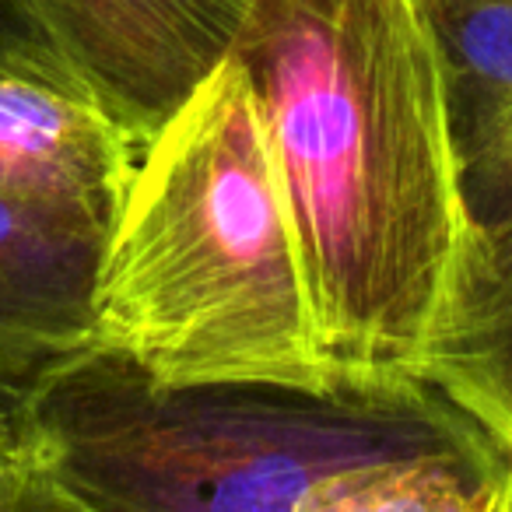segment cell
<instances>
[{
    "label": "cell",
    "instance_id": "obj_1",
    "mask_svg": "<svg viewBox=\"0 0 512 512\" xmlns=\"http://www.w3.org/2000/svg\"><path fill=\"white\" fill-rule=\"evenodd\" d=\"M11 404L32 509L512 512V439L421 365L162 383L88 344Z\"/></svg>",
    "mask_w": 512,
    "mask_h": 512
},
{
    "label": "cell",
    "instance_id": "obj_2",
    "mask_svg": "<svg viewBox=\"0 0 512 512\" xmlns=\"http://www.w3.org/2000/svg\"><path fill=\"white\" fill-rule=\"evenodd\" d=\"M334 376L425 365L474 260L421 0H253L235 43Z\"/></svg>",
    "mask_w": 512,
    "mask_h": 512
},
{
    "label": "cell",
    "instance_id": "obj_3",
    "mask_svg": "<svg viewBox=\"0 0 512 512\" xmlns=\"http://www.w3.org/2000/svg\"><path fill=\"white\" fill-rule=\"evenodd\" d=\"M92 344L162 383H327L313 285L242 60L148 137L102 246Z\"/></svg>",
    "mask_w": 512,
    "mask_h": 512
},
{
    "label": "cell",
    "instance_id": "obj_4",
    "mask_svg": "<svg viewBox=\"0 0 512 512\" xmlns=\"http://www.w3.org/2000/svg\"><path fill=\"white\" fill-rule=\"evenodd\" d=\"M148 137L50 39H0V193L106 235Z\"/></svg>",
    "mask_w": 512,
    "mask_h": 512
},
{
    "label": "cell",
    "instance_id": "obj_5",
    "mask_svg": "<svg viewBox=\"0 0 512 512\" xmlns=\"http://www.w3.org/2000/svg\"><path fill=\"white\" fill-rule=\"evenodd\" d=\"M43 36L144 134L228 57L253 0H25Z\"/></svg>",
    "mask_w": 512,
    "mask_h": 512
},
{
    "label": "cell",
    "instance_id": "obj_6",
    "mask_svg": "<svg viewBox=\"0 0 512 512\" xmlns=\"http://www.w3.org/2000/svg\"><path fill=\"white\" fill-rule=\"evenodd\" d=\"M106 235L0 193V397L92 344Z\"/></svg>",
    "mask_w": 512,
    "mask_h": 512
},
{
    "label": "cell",
    "instance_id": "obj_7",
    "mask_svg": "<svg viewBox=\"0 0 512 512\" xmlns=\"http://www.w3.org/2000/svg\"><path fill=\"white\" fill-rule=\"evenodd\" d=\"M421 369L512 439V239L474 249L453 316Z\"/></svg>",
    "mask_w": 512,
    "mask_h": 512
},
{
    "label": "cell",
    "instance_id": "obj_8",
    "mask_svg": "<svg viewBox=\"0 0 512 512\" xmlns=\"http://www.w3.org/2000/svg\"><path fill=\"white\" fill-rule=\"evenodd\" d=\"M446 81L456 155L512 120V0H421Z\"/></svg>",
    "mask_w": 512,
    "mask_h": 512
},
{
    "label": "cell",
    "instance_id": "obj_9",
    "mask_svg": "<svg viewBox=\"0 0 512 512\" xmlns=\"http://www.w3.org/2000/svg\"><path fill=\"white\" fill-rule=\"evenodd\" d=\"M474 249L512 239V120L456 155Z\"/></svg>",
    "mask_w": 512,
    "mask_h": 512
},
{
    "label": "cell",
    "instance_id": "obj_10",
    "mask_svg": "<svg viewBox=\"0 0 512 512\" xmlns=\"http://www.w3.org/2000/svg\"><path fill=\"white\" fill-rule=\"evenodd\" d=\"M32 491H36L32 456L15 418V404L11 397H0V512L32 509Z\"/></svg>",
    "mask_w": 512,
    "mask_h": 512
},
{
    "label": "cell",
    "instance_id": "obj_11",
    "mask_svg": "<svg viewBox=\"0 0 512 512\" xmlns=\"http://www.w3.org/2000/svg\"><path fill=\"white\" fill-rule=\"evenodd\" d=\"M4 36H39V39H46L25 0H0V39H4Z\"/></svg>",
    "mask_w": 512,
    "mask_h": 512
}]
</instances>
